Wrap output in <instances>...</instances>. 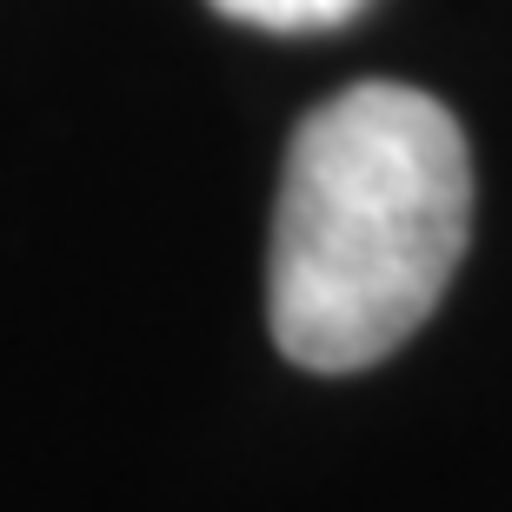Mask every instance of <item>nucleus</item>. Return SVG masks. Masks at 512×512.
I'll return each mask as SVG.
<instances>
[{
  "instance_id": "1",
  "label": "nucleus",
  "mask_w": 512,
  "mask_h": 512,
  "mask_svg": "<svg viewBox=\"0 0 512 512\" xmlns=\"http://www.w3.org/2000/svg\"><path fill=\"white\" fill-rule=\"evenodd\" d=\"M473 160L419 87L360 80L300 120L273 207L266 313L306 373H360L406 346L459 273Z\"/></svg>"
},
{
  "instance_id": "2",
  "label": "nucleus",
  "mask_w": 512,
  "mask_h": 512,
  "mask_svg": "<svg viewBox=\"0 0 512 512\" xmlns=\"http://www.w3.org/2000/svg\"><path fill=\"white\" fill-rule=\"evenodd\" d=\"M227 20H247L266 34H313V27H340L366 7V0H213Z\"/></svg>"
}]
</instances>
